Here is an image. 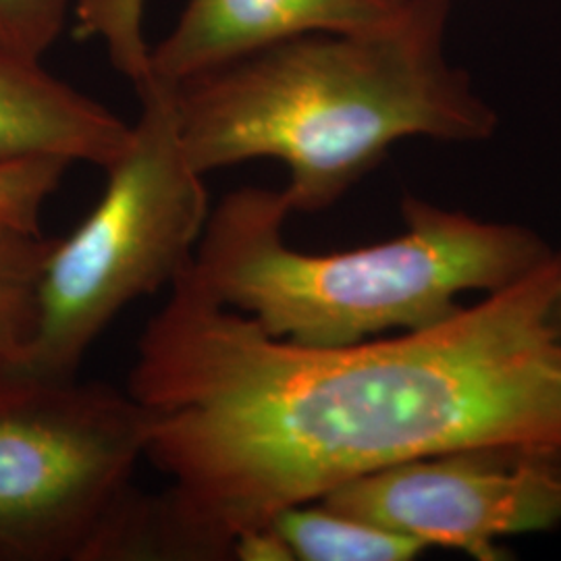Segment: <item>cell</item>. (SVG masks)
Returning a JSON list of instances; mask_svg holds the SVG:
<instances>
[{"mask_svg":"<svg viewBox=\"0 0 561 561\" xmlns=\"http://www.w3.org/2000/svg\"><path fill=\"white\" fill-rule=\"evenodd\" d=\"M319 502L426 547L502 561V539L561 526V458L468 449L382 468Z\"/></svg>","mask_w":561,"mask_h":561,"instance_id":"obj_6","label":"cell"},{"mask_svg":"<svg viewBox=\"0 0 561 561\" xmlns=\"http://www.w3.org/2000/svg\"><path fill=\"white\" fill-rule=\"evenodd\" d=\"M410 0H185L150 67L178 83L310 34L366 32L398 20Z\"/></svg>","mask_w":561,"mask_h":561,"instance_id":"obj_7","label":"cell"},{"mask_svg":"<svg viewBox=\"0 0 561 561\" xmlns=\"http://www.w3.org/2000/svg\"><path fill=\"white\" fill-rule=\"evenodd\" d=\"M449 18L451 0H410L382 27L280 42L173 83L194 169L275 159L289 210L319 213L398 141L491 138L495 108L447 57Z\"/></svg>","mask_w":561,"mask_h":561,"instance_id":"obj_2","label":"cell"},{"mask_svg":"<svg viewBox=\"0 0 561 561\" xmlns=\"http://www.w3.org/2000/svg\"><path fill=\"white\" fill-rule=\"evenodd\" d=\"M561 252L422 331L314 347L217 300L194 262L138 343L159 560H231L283 510L468 449L561 458Z\"/></svg>","mask_w":561,"mask_h":561,"instance_id":"obj_1","label":"cell"},{"mask_svg":"<svg viewBox=\"0 0 561 561\" xmlns=\"http://www.w3.org/2000/svg\"><path fill=\"white\" fill-rule=\"evenodd\" d=\"M140 115L92 213L57 238L42 271L34 331L20 373L76 379L88 350L129 304L173 285L196 259L210 217L204 175L181 140L173 83L150 67V46L115 62Z\"/></svg>","mask_w":561,"mask_h":561,"instance_id":"obj_4","label":"cell"},{"mask_svg":"<svg viewBox=\"0 0 561 561\" xmlns=\"http://www.w3.org/2000/svg\"><path fill=\"white\" fill-rule=\"evenodd\" d=\"M146 447L129 393L0 373V561L96 560Z\"/></svg>","mask_w":561,"mask_h":561,"instance_id":"obj_5","label":"cell"},{"mask_svg":"<svg viewBox=\"0 0 561 561\" xmlns=\"http://www.w3.org/2000/svg\"><path fill=\"white\" fill-rule=\"evenodd\" d=\"M405 231L366 248L312 254L291 248L280 190L241 187L210 210L194 273L217 300L268 335L337 347L435 327L468 291H500L553 250L530 229L474 219L405 196Z\"/></svg>","mask_w":561,"mask_h":561,"instance_id":"obj_3","label":"cell"},{"mask_svg":"<svg viewBox=\"0 0 561 561\" xmlns=\"http://www.w3.org/2000/svg\"><path fill=\"white\" fill-rule=\"evenodd\" d=\"M71 162L30 159L0 164V219L30 231H42V210L59 190Z\"/></svg>","mask_w":561,"mask_h":561,"instance_id":"obj_11","label":"cell"},{"mask_svg":"<svg viewBox=\"0 0 561 561\" xmlns=\"http://www.w3.org/2000/svg\"><path fill=\"white\" fill-rule=\"evenodd\" d=\"M266 526L279 537L289 561H410L428 549L398 530L322 502L291 505Z\"/></svg>","mask_w":561,"mask_h":561,"instance_id":"obj_9","label":"cell"},{"mask_svg":"<svg viewBox=\"0 0 561 561\" xmlns=\"http://www.w3.org/2000/svg\"><path fill=\"white\" fill-rule=\"evenodd\" d=\"M553 324L558 327L561 335V291L560 296H558V301H556V308H553Z\"/></svg>","mask_w":561,"mask_h":561,"instance_id":"obj_13","label":"cell"},{"mask_svg":"<svg viewBox=\"0 0 561 561\" xmlns=\"http://www.w3.org/2000/svg\"><path fill=\"white\" fill-rule=\"evenodd\" d=\"M129 136V123L53 78L42 60L0 50V164L62 159L106 169Z\"/></svg>","mask_w":561,"mask_h":561,"instance_id":"obj_8","label":"cell"},{"mask_svg":"<svg viewBox=\"0 0 561 561\" xmlns=\"http://www.w3.org/2000/svg\"><path fill=\"white\" fill-rule=\"evenodd\" d=\"M69 0H0V50L42 60L65 25Z\"/></svg>","mask_w":561,"mask_h":561,"instance_id":"obj_12","label":"cell"},{"mask_svg":"<svg viewBox=\"0 0 561 561\" xmlns=\"http://www.w3.org/2000/svg\"><path fill=\"white\" fill-rule=\"evenodd\" d=\"M55 240L0 219V373L20 366L32 337L42 271Z\"/></svg>","mask_w":561,"mask_h":561,"instance_id":"obj_10","label":"cell"}]
</instances>
